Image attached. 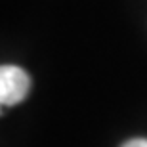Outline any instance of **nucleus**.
Segmentation results:
<instances>
[{"instance_id":"obj_1","label":"nucleus","mask_w":147,"mask_h":147,"mask_svg":"<svg viewBox=\"0 0 147 147\" xmlns=\"http://www.w3.org/2000/svg\"><path fill=\"white\" fill-rule=\"evenodd\" d=\"M31 78L21 67L4 65L0 69V101L2 105H16L27 98Z\"/></svg>"},{"instance_id":"obj_2","label":"nucleus","mask_w":147,"mask_h":147,"mask_svg":"<svg viewBox=\"0 0 147 147\" xmlns=\"http://www.w3.org/2000/svg\"><path fill=\"white\" fill-rule=\"evenodd\" d=\"M120 147H147V140L145 138H132V140L124 142Z\"/></svg>"}]
</instances>
